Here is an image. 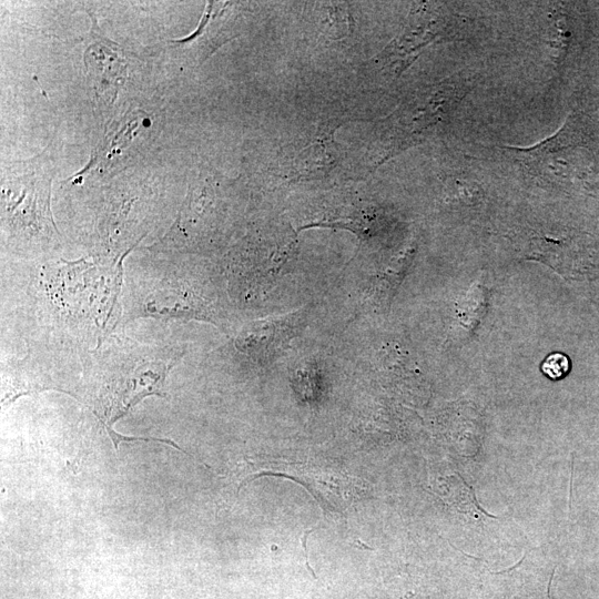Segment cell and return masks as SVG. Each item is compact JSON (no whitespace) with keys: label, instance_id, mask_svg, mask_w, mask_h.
I'll return each mask as SVG.
<instances>
[{"label":"cell","instance_id":"1","mask_svg":"<svg viewBox=\"0 0 599 599\" xmlns=\"http://www.w3.org/2000/svg\"><path fill=\"white\" fill-rule=\"evenodd\" d=\"M473 85L468 78H448L400 103L386 119L380 162L443 133Z\"/></svg>","mask_w":599,"mask_h":599},{"label":"cell","instance_id":"2","mask_svg":"<svg viewBox=\"0 0 599 599\" xmlns=\"http://www.w3.org/2000/svg\"><path fill=\"white\" fill-rule=\"evenodd\" d=\"M576 119L568 121L551 136L527 146H502L522 173L546 184H557L586 173L588 159L582 155L583 140Z\"/></svg>","mask_w":599,"mask_h":599},{"label":"cell","instance_id":"3","mask_svg":"<svg viewBox=\"0 0 599 599\" xmlns=\"http://www.w3.org/2000/svg\"><path fill=\"white\" fill-rule=\"evenodd\" d=\"M413 7L402 31L380 52L383 67L399 75L427 45L454 38L459 17L441 3L420 2Z\"/></svg>","mask_w":599,"mask_h":599},{"label":"cell","instance_id":"4","mask_svg":"<svg viewBox=\"0 0 599 599\" xmlns=\"http://www.w3.org/2000/svg\"><path fill=\"white\" fill-rule=\"evenodd\" d=\"M301 318L297 312L253 322L241 332L236 346L263 363L290 343L298 329Z\"/></svg>","mask_w":599,"mask_h":599},{"label":"cell","instance_id":"5","mask_svg":"<svg viewBox=\"0 0 599 599\" xmlns=\"http://www.w3.org/2000/svg\"><path fill=\"white\" fill-rule=\"evenodd\" d=\"M569 366L570 364L567 356L555 353L547 357L541 368L548 377L557 379L564 377L568 373Z\"/></svg>","mask_w":599,"mask_h":599},{"label":"cell","instance_id":"6","mask_svg":"<svg viewBox=\"0 0 599 599\" xmlns=\"http://www.w3.org/2000/svg\"><path fill=\"white\" fill-rule=\"evenodd\" d=\"M547 599H551V598H550V596H548V598H547Z\"/></svg>","mask_w":599,"mask_h":599}]
</instances>
